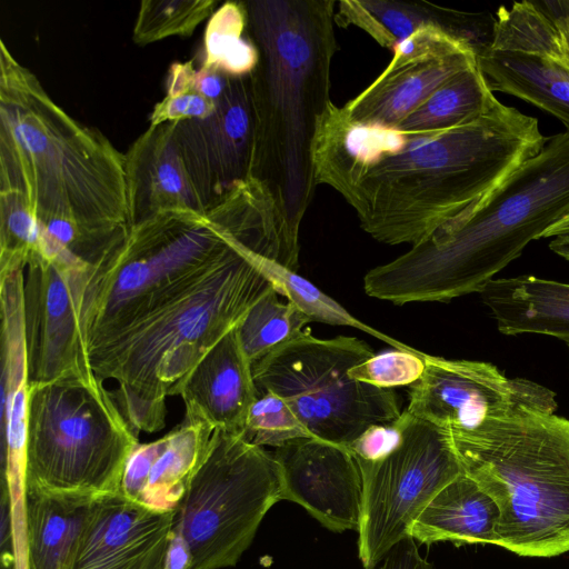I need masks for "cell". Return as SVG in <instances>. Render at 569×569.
Returning a JSON list of instances; mask_svg holds the SVG:
<instances>
[{
  "instance_id": "cell-1",
  "label": "cell",
  "mask_w": 569,
  "mask_h": 569,
  "mask_svg": "<svg viewBox=\"0 0 569 569\" xmlns=\"http://www.w3.org/2000/svg\"><path fill=\"white\" fill-rule=\"evenodd\" d=\"M272 287L214 207L154 211L73 274L90 366L141 427L166 421L176 385Z\"/></svg>"
},
{
  "instance_id": "cell-2",
  "label": "cell",
  "mask_w": 569,
  "mask_h": 569,
  "mask_svg": "<svg viewBox=\"0 0 569 569\" xmlns=\"http://www.w3.org/2000/svg\"><path fill=\"white\" fill-rule=\"evenodd\" d=\"M533 117L498 99L480 117L426 133L363 124L333 102L312 146L317 184L339 192L386 244L423 242L545 147Z\"/></svg>"
},
{
  "instance_id": "cell-3",
  "label": "cell",
  "mask_w": 569,
  "mask_h": 569,
  "mask_svg": "<svg viewBox=\"0 0 569 569\" xmlns=\"http://www.w3.org/2000/svg\"><path fill=\"white\" fill-rule=\"evenodd\" d=\"M336 1L267 0L248 4L258 63L250 77L249 176L270 189L300 230L318 187L312 146L332 103Z\"/></svg>"
},
{
  "instance_id": "cell-4",
  "label": "cell",
  "mask_w": 569,
  "mask_h": 569,
  "mask_svg": "<svg viewBox=\"0 0 569 569\" xmlns=\"http://www.w3.org/2000/svg\"><path fill=\"white\" fill-rule=\"evenodd\" d=\"M569 214V133L466 207L423 242L371 269L370 297L395 305L446 302L479 292L527 244Z\"/></svg>"
},
{
  "instance_id": "cell-5",
  "label": "cell",
  "mask_w": 569,
  "mask_h": 569,
  "mask_svg": "<svg viewBox=\"0 0 569 569\" xmlns=\"http://www.w3.org/2000/svg\"><path fill=\"white\" fill-rule=\"evenodd\" d=\"M463 472L499 509L497 546L521 557L569 552V420L525 409L450 435Z\"/></svg>"
},
{
  "instance_id": "cell-6",
  "label": "cell",
  "mask_w": 569,
  "mask_h": 569,
  "mask_svg": "<svg viewBox=\"0 0 569 569\" xmlns=\"http://www.w3.org/2000/svg\"><path fill=\"white\" fill-rule=\"evenodd\" d=\"M138 443L93 370L29 386L24 491L90 499L118 493Z\"/></svg>"
},
{
  "instance_id": "cell-7",
  "label": "cell",
  "mask_w": 569,
  "mask_h": 569,
  "mask_svg": "<svg viewBox=\"0 0 569 569\" xmlns=\"http://www.w3.org/2000/svg\"><path fill=\"white\" fill-rule=\"evenodd\" d=\"M375 355L356 337L320 339L309 328L252 365L257 391L281 397L312 438L349 447L370 427L396 421L392 389L360 382L349 370Z\"/></svg>"
},
{
  "instance_id": "cell-8",
  "label": "cell",
  "mask_w": 569,
  "mask_h": 569,
  "mask_svg": "<svg viewBox=\"0 0 569 569\" xmlns=\"http://www.w3.org/2000/svg\"><path fill=\"white\" fill-rule=\"evenodd\" d=\"M280 500V473L273 455L241 435L213 431L173 511L172 531L189 547V569L236 566L266 513Z\"/></svg>"
},
{
  "instance_id": "cell-9",
  "label": "cell",
  "mask_w": 569,
  "mask_h": 569,
  "mask_svg": "<svg viewBox=\"0 0 569 569\" xmlns=\"http://www.w3.org/2000/svg\"><path fill=\"white\" fill-rule=\"evenodd\" d=\"M399 442L376 460L356 459L362 477L358 555L375 569L389 550L410 537V528L428 502L463 473L450 433L402 412Z\"/></svg>"
},
{
  "instance_id": "cell-10",
  "label": "cell",
  "mask_w": 569,
  "mask_h": 569,
  "mask_svg": "<svg viewBox=\"0 0 569 569\" xmlns=\"http://www.w3.org/2000/svg\"><path fill=\"white\" fill-rule=\"evenodd\" d=\"M489 89L558 118L569 133V63L555 22L539 1L501 6L491 46L477 53Z\"/></svg>"
},
{
  "instance_id": "cell-11",
  "label": "cell",
  "mask_w": 569,
  "mask_h": 569,
  "mask_svg": "<svg viewBox=\"0 0 569 569\" xmlns=\"http://www.w3.org/2000/svg\"><path fill=\"white\" fill-rule=\"evenodd\" d=\"M525 409L555 412L556 393L529 379L508 378L489 362L427 355L406 410L455 435Z\"/></svg>"
},
{
  "instance_id": "cell-12",
  "label": "cell",
  "mask_w": 569,
  "mask_h": 569,
  "mask_svg": "<svg viewBox=\"0 0 569 569\" xmlns=\"http://www.w3.org/2000/svg\"><path fill=\"white\" fill-rule=\"evenodd\" d=\"M87 262L74 257H29L23 270V333L29 386L92 370L74 305L73 271Z\"/></svg>"
},
{
  "instance_id": "cell-13",
  "label": "cell",
  "mask_w": 569,
  "mask_h": 569,
  "mask_svg": "<svg viewBox=\"0 0 569 569\" xmlns=\"http://www.w3.org/2000/svg\"><path fill=\"white\" fill-rule=\"evenodd\" d=\"M392 52L375 81L341 107L350 120L395 128L441 84L478 63L469 42L436 27L415 32Z\"/></svg>"
},
{
  "instance_id": "cell-14",
  "label": "cell",
  "mask_w": 569,
  "mask_h": 569,
  "mask_svg": "<svg viewBox=\"0 0 569 569\" xmlns=\"http://www.w3.org/2000/svg\"><path fill=\"white\" fill-rule=\"evenodd\" d=\"M173 511L149 509L121 492L89 506L64 569H164Z\"/></svg>"
},
{
  "instance_id": "cell-15",
  "label": "cell",
  "mask_w": 569,
  "mask_h": 569,
  "mask_svg": "<svg viewBox=\"0 0 569 569\" xmlns=\"http://www.w3.org/2000/svg\"><path fill=\"white\" fill-rule=\"evenodd\" d=\"M272 455L279 468L282 499L300 505L331 531H358L362 477L348 448L300 438L276 448Z\"/></svg>"
},
{
  "instance_id": "cell-16",
  "label": "cell",
  "mask_w": 569,
  "mask_h": 569,
  "mask_svg": "<svg viewBox=\"0 0 569 569\" xmlns=\"http://www.w3.org/2000/svg\"><path fill=\"white\" fill-rule=\"evenodd\" d=\"M177 395L183 400L187 420L242 435L257 388L236 328L176 385L171 396Z\"/></svg>"
},
{
  "instance_id": "cell-17",
  "label": "cell",
  "mask_w": 569,
  "mask_h": 569,
  "mask_svg": "<svg viewBox=\"0 0 569 569\" xmlns=\"http://www.w3.org/2000/svg\"><path fill=\"white\" fill-rule=\"evenodd\" d=\"M212 433L203 423L184 419L160 439L138 443L127 461L120 492L149 509L174 511Z\"/></svg>"
},
{
  "instance_id": "cell-18",
  "label": "cell",
  "mask_w": 569,
  "mask_h": 569,
  "mask_svg": "<svg viewBox=\"0 0 569 569\" xmlns=\"http://www.w3.org/2000/svg\"><path fill=\"white\" fill-rule=\"evenodd\" d=\"M23 280L19 274L0 281L2 318V451L3 485L24 491L29 381L23 333Z\"/></svg>"
},
{
  "instance_id": "cell-19",
  "label": "cell",
  "mask_w": 569,
  "mask_h": 569,
  "mask_svg": "<svg viewBox=\"0 0 569 569\" xmlns=\"http://www.w3.org/2000/svg\"><path fill=\"white\" fill-rule=\"evenodd\" d=\"M337 4L336 24L358 27L390 50L428 27L469 42L476 53L492 40L495 18L483 13L457 11L427 1L343 0Z\"/></svg>"
},
{
  "instance_id": "cell-20",
  "label": "cell",
  "mask_w": 569,
  "mask_h": 569,
  "mask_svg": "<svg viewBox=\"0 0 569 569\" xmlns=\"http://www.w3.org/2000/svg\"><path fill=\"white\" fill-rule=\"evenodd\" d=\"M480 297L501 333L546 335L569 346V283L535 276L493 278Z\"/></svg>"
},
{
  "instance_id": "cell-21",
  "label": "cell",
  "mask_w": 569,
  "mask_h": 569,
  "mask_svg": "<svg viewBox=\"0 0 569 569\" xmlns=\"http://www.w3.org/2000/svg\"><path fill=\"white\" fill-rule=\"evenodd\" d=\"M499 509L465 472L446 485L413 521L409 536L430 546L440 541L496 545Z\"/></svg>"
},
{
  "instance_id": "cell-22",
  "label": "cell",
  "mask_w": 569,
  "mask_h": 569,
  "mask_svg": "<svg viewBox=\"0 0 569 569\" xmlns=\"http://www.w3.org/2000/svg\"><path fill=\"white\" fill-rule=\"evenodd\" d=\"M94 499L24 491L28 569H64Z\"/></svg>"
},
{
  "instance_id": "cell-23",
  "label": "cell",
  "mask_w": 569,
  "mask_h": 569,
  "mask_svg": "<svg viewBox=\"0 0 569 569\" xmlns=\"http://www.w3.org/2000/svg\"><path fill=\"white\" fill-rule=\"evenodd\" d=\"M496 100L477 63L441 84L395 129L405 133L448 130L480 117Z\"/></svg>"
},
{
  "instance_id": "cell-24",
  "label": "cell",
  "mask_w": 569,
  "mask_h": 569,
  "mask_svg": "<svg viewBox=\"0 0 569 569\" xmlns=\"http://www.w3.org/2000/svg\"><path fill=\"white\" fill-rule=\"evenodd\" d=\"M311 321L290 302H282L272 287L236 327L240 345L251 362L259 361L299 336Z\"/></svg>"
},
{
  "instance_id": "cell-25",
  "label": "cell",
  "mask_w": 569,
  "mask_h": 569,
  "mask_svg": "<svg viewBox=\"0 0 569 569\" xmlns=\"http://www.w3.org/2000/svg\"><path fill=\"white\" fill-rule=\"evenodd\" d=\"M260 263L276 291L286 297L288 302L297 307L311 322L356 328L387 342L395 349H413L358 320L336 300L298 274V271L263 258H260Z\"/></svg>"
},
{
  "instance_id": "cell-26",
  "label": "cell",
  "mask_w": 569,
  "mask_h": 569,
  "mask_svg": "<svg viewBox=\"0 0 569 569\" xmlns=\"http://www.w3.org/2000/svg\"><path fill=\"white\" fill-rule=\"evenodd\" d=\"M248 21L247 9L227 2L211 18L206 31V67L233 77L250 76L258 63L253 42L243 39Z\"/></svg>"
},
{
  "instance_id": "cell-27",
  "label": "cell",
  "mask_w": 569,
  "mask_h": 569,
  "mask_svg": "<svg viewBox=\"0 0 569 569\" xmlns=\"http://www.w3.org/2000/svg\"><path fill=\"white\" fill-rule=\"evenodd\" d=\"M241 436L252 445L274 448L295 439L312 438L289 405L269 390L257 391Z\"/></svg>"
},
{
  "instance_id": "cell-28",
  "label": "cell",
  "mask_w": 569,
  "mask_h": 569,
  "mask_svg": "<svg viewBox=\"0 0 569 569\" xmlns=\"http://www.w3.org/2000/svg\"><path fill=\"white\" fill-rule=\"evenodd\" d=\"M427 353L411 349H395L373 355L349 370V376L360 382L381 389L412 386L426 369Z\"/></svg>"
},
{
  "instance_id": "cell-29",
  "label": "cell",
  "mask_w": 569,
  "mask_h": 569,
  "mask_svg": "<svg viewBox=\"0 0 569 569\" xmlns=\"http://www.w3.org/2000/svg\"><path fill=\"white\" fill-rule=\"evenodd\" d=\"M212 4L206 1L143 2L134 36L146 42L188 32L210 12Z\"/></svg>"
},
{
  "instance_id": "cell-30",
  "label": "cell",
  "mask_w": 569,
  "mask_h": 569,
  "mask_svg": "<svg viewBox=\"0 0 569 569\" xmlns=\"http://www.w3.org/2000/svg\"><path fill=\"white\" fill-rule=\"evenodd\" d=\"M403 416L388 425L368 428L350 447L356 459L376 460L388 453L400 440Z\"/></svg>"
},
{
  "instance_id": "cell-31",
  "label": "cell",
  "mask_w": 569,
  "mask_h": 569,
  "mask_svg": "<svg viewBox=\"0 0 569 569\" xmlns=\"http://www.w3.org/2000/svg\"><path fill=\"white\" fill-rule=\"evenodd\" d=\"M214 107L212 100L196 91L167 97L157 106L152 114V124L156 126L168 119L203 118L211 114Z\"/></svg>"
},
{
  "instance_id": "cell-32",
  "label": "cell",
  "mask_w": 569,
  "mask_h": 569,
  "mask_svg": "<svg viewBox=\"0 0 569 569\" xmlns=\"http://www.w3.org/2000/svg\"><path fill=\"white\" fill-rule=\"evenodd\" d=\"M151 187L158 196L171 200L172 207H189L184 197L187 180L178 160H170L169 157L156 162L151 172Z\"/></svg>"
},
{
  "instance_id": "cell-33",
  "label": "cell",
  "mask_w": 569,
  "mask_h": 569,
  "mask_svg": "<svg viewBox=\"0 0 569 569\" xmlns=\"http://www.w3.org/2000/svg\"><path fill=\"white\" fill-rule=\"evenodd\" d=\"M380 569H433V566L420 555L415 540L407 537L389 550Z\"/></svg>"
},
{
  "instance_id": "cell-34",
  "label": "cell",
  "mask_w": 569,
  "mask_h": 569,
  "mask_svg": "<svg viewBox=\"0 0 569 569\" xmlns=\"http://www.w3.org/2000/svg\"><path fill=\"white\" fill-rule=\"evenodd\" d=\"M539 2L558 29L566 61L569 63V0Z\"/></svg>"
},
{
  "instance_id": "cell-35",
  "label": "cell",
  "mask_w": 569,
  "mask_h": 569,
  "mask_svg": "<svg viewBox=\"0 0 569 569\" xmlns=\"http://www.w3.org/2000/svg\"><path fill=\"white\" fill-rule=\"evenodd\" d=\"M224 87V79L216 69L206 67L194 74L193 90L209 100L218 99L222 94Z\"/></svg>"
},
{
  "instance_id": "cell-36",
  "label": "cell",
  "mask_w": 569,
  "mask_h": 569,
  "mask_svg": "<svg viewBox=\"0 0 569 569\" xmlns=\"http://www.w3.org/2000/svg\"><path fill=\"white\" fill-rule=\"evenodd\" d=\"M191 553L183 538L172 531V538L167 551L164 569H189Z\"/></svg>"
},
{
  "instance_id": "cell-37",
  "label": "cell",
  "mask_w": 569,
  "mask_h": 569,
  "mask_svg": "<svg viewBox=\"0 0 569 569\" xmlns=\"http://www.w3.org/2000/svg\"><path fill=\"white\" fill-rule=\"evenodd\" d=\"M196 72L190 63L174 64L168 81V96L174 97L188 92L192 88Z\"/></svg>"
},
{
  "instance_id": "cell-38",
  "label": "cell",
  "mask_w": 569,
  "mask_h": 569,
  "mask_svg": "<svg viewBox=\"0 0 569 569\" xmlns=\"http://www.w3.org/2000/svg\"><path fill=\"white\" fill-rule=\"evenodd\" d=\"M550 250L569 261V233L559 234L553 237L549 243Z\"/></svg>"
},
{
  "instance_id": "cell-39",
  "label": "cell",
  "mask_w": 569,
  "mask_h": 569,
  "mask_svg": "<svg viewBox=\"0 0 569 569\" xmlns=\"http://www.w3.org/2000/svg\"><path fill=\"white\" fill-rule=\"evenodd\" d=\"M569 232V214L561 219L559 222L549 228L542 238H553L559 234Z\"/></svg>"
},
{
  "instance_id": "cell-40",
  "label": "cell",
  "mask_w": 569,
  "mask_h": 569,
  "mask_svg": "<svg viewBox=\"0 0 569 569\" xmlns=\"http://www.w3.org/2000/svg\"><path fill=\"white\" fill-rule=\"evenodd\" d=\"M567 233H569V232H567Z\"/></svg>"
},
{
  "instance_id": "cell-41",
  "label": "cell",
  "mask_w": 569,
  "mask_h": 569,
  "mask_svg": "<svg viewBox=\"0 0 569 569\" xmlns=\"http://www.w3.org/2000/svg\"><path fill=\"white\" fill-rule=\"evenodd\" d=\"M569 347V346H568Z\"/></svg>"
}]
</instances>
